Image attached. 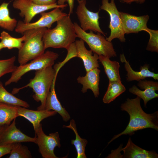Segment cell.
Wrapping results in <instances>:
<instances>
[{
    "label": "cell",
    "mask_w": 158,
    "mask_h": 158,
    "mask_svg": "<svg viewBox=\"0 0 158 158\" xmlns=\"http://www.w3.org/2000/svg\"><path fill=\"white\" fill-rule=\"evenodd\" d=\"M147 32L150 35V38L148 43L146 49L149 51H158V31L148 28Z\"/></svg>",
    "instance_id": "obj_30"
},
{
    "label": "cell",
    "mask_w": 158,
    "mask_h": 158,
    "mask_svg": "<svg viewBox=\"0 0 158 158\" xmlns=\"http://www.w3.org/2000/svg\"><path fill=\"white\" fill-rule=\"evenodd\" d=\"M141 98L137 96L132 99L127 98L121 106V110L125 111L130 116L129 123L125 130L114 135L108 143L109 144L122 135H133L135 132L147 128L158 130V111L148 114L142 109L140 105Z\"/></svg>",
    "instance_id": "obj_1"
},
{
    "label": "cell",
    "mask_w": 158,
    "mask_h": 158,
    "mask_svg": "<svg viewBox=\"0 0 158 158\" xmlns=\"http://www.w3.org/2000/svg\"><path fill=\"white\" fill-rule=\"evenodd\" d=\"M121 61L124 63V68L127 71L126 80L128 82L133 80L139 81L143 80L147 77H151L155 80H158V74L150 71L149 70L150 65L145 64L141 66L139 71H134L131 67L128 62L127 61L123 54L120 56Z\"/></svg>",
    "instance_id": "obj_18"
},
{
    "label": "cell",
    "mask_w": 158,
    "mask_h": 158,
    "mask_svg": "<svg viewBox=\"0 0 158 158\" xmlns=\"http://www.w3.org/2000/svg\"><path fill=\"white\" fill-rule=\"evenodd\" d=\"M78 5L75 11L80 23V27L84 31L91 30L105 34L99 26V11L94 12L89 10L86 7V0H77Z\"/></svg>",
    "instance_id": "obj_11"
},
{
    "label": "cell",
    "mask_w": 158,
    "mask_h": 158,
    "mask_svg": "<svg viewBox=\"0 0 158 158\" xmlns=\"http://www.w3.org/2000/svg\"><path fill=\"white\" fill-rule=\"evenodd\" d=\"M60 8H56L49 12H42L40 14V18L33 23H25L19 20L15 29V32L23 34L26 31L32 29L46 28L49 29L52 24L68 14L63 12Z\"/></svg>",
    "instance_id": "obj_7"
},
{
    "label": "cell",
    "mask_w": 158,
    "mask_h": 158,
    "mask_svg": "<svg viewBox=\"0 0 158 158\" xmlns=\"http://www.w3.org/2000/svg\"><path fill=\"white\" fill-rule=\"evenodd\" d=\"M13 144L6 145H0V158L10 154Z\"/></svg>",
    "instance_id": "obj_31"
},
{
    "label": "cell",
    "mask_w": 158,
    "mask_h": 158,
    "mask_svg": "<svg viewBox=\"0 0 158 158\" xmlns=\"http://www.w3.org/2000/svg\"><path fill=\"white\" fill-rule=\"evenodd\" d=\"M33 3L42 6H48L54 4L56 0H30Z\"/></svg>",
    "instance_id": "obj_32"
},
{
    "label": "cell",
    "mask_w": 158,
    "mask_h": 158,
    "mask_svg": "<svg viewBox=\"0 0 158 158\" xmlns=\"http://www.w3.org/2000/svg\"><path fill=\"white\" fill-rule=\"evenodd\" d=\"M73 24L77 37L86 42L94 53L109 58L116 56L112 43L107 40L101 33L95 34L91 30L87 32L83 30L77 23L74 22Z\"/></svg>",
    "instance_id": "obj_5"
},
{
    "label": "cell",
    "mask_w": 158,
    "mask_h": 158,
    "mask_svg": "<svg viewBox=\"0 0 158 158\" xmlns=\"http://www.w3.org/2000/svg\"><path fill=\"white\" fill-rule=\"evenodd\" d=\"M67 6L66 4L59 5L57 3L48 6H42L30 0H14L13 2V7L20 11L19 15L24 18L23 22L25 23H30L33 18L38 14L56 8L63 9Z\"/></svg>",
    "instance_id": "obj_8"
},
{
    "label": "cell",
    "mask_w": 158,
    "mask_h": 158,
    "mask_svg": "<svg viewBox=\"0 0 158 158\" xmlns=\"http://www.w3.org/2000/svg\"><path fill=\"white\" fill-rule=\"evenodd\" d=\"M9 4L4 2L0 5V27L12 32L15 30L18 22L15 18L10 16Z\"/></svg>",
    "instance_id": "obj_23"
},
{
    "label": "cell",
    "mask_w": 158,
    "mask_h": 158,
    "mask_svg": "<svg viewBox=\"0 0 158 158\" xmlns=\"http://www.w3.org/2000/svg\"><path fill=\"white\" fill-rule=\"evenodd\" d=\"M16 119L8 125L0 126V145H6L16 142H32L36 144V139L29 137L18 129Z\"/></svg>",
    "instance_id": "obj_12"
},
{
    "label": "cell",
    "mask_w": 158,
    "mask_h": 158,
    "mask_svg": "<svg viewBox=\"0 0 158 158\" xmlns=\"http://www.w3.org/2000/svg\"><path fill=\"white\" fill-rule=\"evenodd\" d=\"M76 56L82 60L86 72L95 68L99 67V55L91 50H87L85 47L84 42L82 39L75 40Z\"/></svg>",
    "instance_id": "obj_16"
},
{
    "label": "cell",
    "mask_w": 158,
    "mask_h": 158,
    "mask_svg": "<svg viewBox=\"0 0 158 158\" xmlns=\"http://www.w3.org/2000/svg\"><path fill=\"white\" fill-rule=\"evenodd\" d=\"M123 153V158H157L158 154L153 151H148L143 149L134 144L130 137L123 148H121Z\"/></svg>",
    "instance_id": "obj_20"
},
{
    "label": "cell",
    "mask_w": 158,
    "mask_h": 158,
    "mask_svg": "<svg viewBox=\"0 0 158 158\" xmlns=\"http://www.w3.org/2000/svg\"><path fill=\"white\" fill-rule=\"evenodd\" d=\"M59 71L50 66L36 71L34 78L30 80L29 83L20 88L14 89L12 92L17 93L20 90L26 87L32 88L35 93L32 96L33 98L41 102L37 109L44 110L47 97Z\"/></svg>",
    "instance_id": "obj_3"
},
{
    "label": "cell",
    "mask_w": 158,
    "mask_h": 158,
    "mask_svg": "<svg viewBox=\"0 0 158 158\" xmlns=\"http://www.w3.org/2000/svg\"><path fill=\"white\" fill-rule=\"evenodd\" d=\"M19 116H22L31 122L33 126L35 133L42 124L40 122L44 119L55 115L57 113L52 110H33L21 106L18 107Z\"/></svg>",
    "instance_id": "obj_15"
},
{
    "label": "cell",
    "mask_w": 158,
    "mask_h": 158,
    "mask_svg": "<svg viewBox=\"0 0 158 158\" xmlns=\"http://www.w3.org/2000/svg\"><path fill=\"white\" fill-rule=\"evenodd\" d=\"M4 48V47L1 42H0V50Z\"/></svg>",
    "instance_id": "obj_36"
},
{
    "label": "cell",
    "mask_w": 158,
    "mask_h": 158,
    "mask_svg": "<svg viewBox=\"0 0 158 158\" xmlns=\"http://www.w3.org/2000/svg\"><path fill=\"white\" fill-rule=\"evenodd\" d=\"M126 89L121 81H109L107 90L102 99L103 102L109 104L124 92Z\"/></svg>",
    "instance_id": "obj_25"
},
{
    "label": "cell",
    "mask_w": 158,
    "mask_h": 158,
    "mask_svg": "<svg viewBox=\"0 0 158 158\" xmlns=\"http://www.w3.org/2000/svg\"><path fill=\"white\" fill-rule=\"evenodd\" d=\"M52 29H47L42 37L45 49L49 48H63L66 49L77 37L70 16H66L57 22Z\"/></svg>",
    "instance_id": "obj_2"
},
{
    "label": "cell",
    "mask_w": 158,
    "mask_h": 158,
    "mask_svg": "<svg viewBox=\"0 0 158 158\" xmlns=\"http://www.w3.org/2000/svg\"><path fill=\"white\" fill-rule=\"evenodd\" d=\"M100 70L95 68L86 72L84 76H79L77 78L78 83L83 85L81 92L84 93L88 89L91 90L96 98L99 95V82Z\"/></svg>",
    "instance_id": "obj_17"
},
{
    "label": "cell",
    "mask_w": 158,
    "mask_h": 158,
    "mask_svg": "<svg viewBox=\"0 0 158 158\" xmlns=\"http://www.w3.org/2000/svg\"><path fill=\"white\" fill-rule=\"evenodd\" d=\"M57 53L47 51L30 62L17 67L11 73L10 78L5 83L7 86L12 83H17L26 73L31 71H38L46 67L52 66L55 61L58 58Z\"/></svg>",
    "instance_id": "obj_6"
},
{
    "label": "cell",
    "mask_w": 158,
    "mask_h": 158,
    "mask_svg": "<svg viewBox=\"0 0 158 158\" xmlns=\"http://www.w3.org/2000/svg\"><path fill=\"white\" fill-rule=\"evenodd\" d=\"M69 7V12L68 15L70 16L72 14L73 11L74 0H66Z\"/></svg>",
    "instance_id": "obj_33"
},
{
    "label": "cell",
    "mask_w": 158,
    "mask_h": 158,
    "mask_svg": "<svg viewBox=\"0 0 158 158\" xmlns=\"http://www.w3.org/2000/svg\"><path fill=\"white\" fill-rule=\"evenodd\" d=\"M36 144L39 147V151L43 158H58L55 154L54 150L57 147L61 146L60 139L58 132L47 135L44 132L41 124L35 133Z\"/></svg>",
    "instance_id": "obj_9"
},
{
    "label": "cell",
    "mask_w": 158,
    "mask_h": 158,
    "mask_svg": "<svg viewBox=\"0 0 158 158\" xmlns=\"http://www.w3.org/2000/svg\"><path fill=\"white\" fill-rule=\"evenodd\" d=\"M47 29L46 28L33 29L24 32L25 39L18 50V60L20 65L27 63L45 52L42 37Z\"/></svg>",
    "instance_id": "obj_4"
},
{
    "label": "cell",
    "mask_w": 158,
    "mask_h": 158,
    "mask_svg": "<svg viewBox=\"0 0 158 158\" xmlns=\"http://www.w3.org/2000/svg\"><path fill=\"white\" fill-rule=\"evenodd\" d=\"M56 80L55 79L53 80L47 97L44 110L55 111L61 116L63 121L67 122L70 119V116L57 98L55 90Z\"/></svg>",
    "instance_id": "obj_19"
},
{
    "label": "cell",
    "mask_w": 158,
    "mask_h": 158,
    "mask_svg": "<svg viewBox=\"0 0 158 158\" xmlns=\"http://www.w3.org/2000/svg\"><path fill=\"white\" fill-rule=\"evenodd\" d=\"M66 2V0H58L57 3L59 5H64Z\"/></svg>",
    "instance_id": "obj_35"
},
{
    "label": "cell",
    "mask_w": 158,
    "mask_h": 158,
    "mask_svg": "<svg viewBox=\"0 0 158 158\" xmlns=\"http://www.w3.org/2000/svg\"><path fill=\"white\" fill-rule=\"evenodd\" d=\"M0 103L28 108L30 105L26 102L21 100L8 92L0 81Z\"/></svg>",
    "instance_id": "obj_26"
},
{
    "label": "cell",
    "mask_w": 158,
    "mask_h": 158,
    "mask_svg": "<svg viewBox=\"0 0 158 158\" xmlns=\"http://www.w3.org/2000/svg\"><path fill=\"white\" fill-rule=\"evenodd\" d=\"M121 2L127 3H130L132 2H135L137 3L142 4L144 2L145 0H120Z\"/></svg>",
    "instance_id": "obj_34"
},
{
    "label": "cell",
    "mask_w": 158,
    "mask_h": 158,
    "mask_svg": "<svg viewBox=\"0 0 158 158\" xmlns=\"http://www.w3.org/2000/svg\"><path fill=\"white\" fill-rule=\"evenodd\" d=\"M121 24L124 34L138 33L148 29L147 23L149 18L148 15L137 16L128 13L120 12Z\"/></svg>",
    "instance_id": "obj_13"
},
{
    "label": "cell",
    "mask_w": 158,
    "mask_h": 158,
    "mask_svg": "<svg viewBox=\"0 0 158 158\" xmlns=\"http://www.w3.org/2000/svg\"><path fill=\"white\" fill-rule=\"evenodd\" d=\"M99 60L103 66L105 73L109 81L121 80L119 63L111 61L109 58L103 55L99 56Z\"/></svg>",
    "instance_id": "obj_21"
},
{
    "label": "cell",
    "mask_w": 158,
    "mask_h": 158,
    "mask_svg": "<svg viewBox=\"0 0 158 158\" xmlns=\"http://www.w3.org/2000/svg\"><path fill=\"white\" fill-rule=\"evenodd\" d=\"M8 158H31L32 157L30 152L26 146L21 142L13 143Z\"/></svg>",
    "instance_id": "obj_28"
},
{
    "label": "cell",
    "mask_w": 158,
    "mask_h": 158,
    "mask_svg": "<svg viewBox=\"0 0 158 158\" xmlns=\"http://www.w3.org/2000/svg\"><path fill=\"white\" fill-rule=\"evenodd\" d=\"M101 10L106 11L109 14L110 18L109 28L111 30L110 35L106 39L111 42L114 39L117 38L122 42H125L126 39L121 24L120 12L117 9L114 0H102Z\"/></svg>",
    "instance_id": "obj_10"
},
{
    "label": "cell",
    "mask_w": 158,
    "mask_h": 158,
    "mask_svg": "<svg viewBox=\"0 0 158 158\" xmlns=\"http://www.w3.org/2000/svg\"><path fill=\"white\" fill-rule=\"evenodd\" d=\"M25 38L23 35L20 38H15L11 36L9 33L4 31L1 32L0 36L1 42L4 48L11 49L17 48L19 50L22 47Z\"/></svg>",
    "instance_id": "obj_27"
},
{
    "label": "cell",
    "mask_w": 158,
    "mask_h": 158,
    "mask_svg": "<svg viewBox=\"0 0 158 158\" xmlns=\"http://www.w3.org/2000/svg\"><path fill=\"white\" fill-rule=\"evenodd\" d=\"M63 127L71 129L75 133V139L71 140V144L74 145L75 148L77 152L76 158H86L85 151L88 142L86 139L81 138L79 135L75 120L73 119L71 120L68 125H63Z\"/></svg>",
    "instance_id": "obj_22"
},
{
    "label": "cell",
    "mask_w": 158,
    "mask_h": 158,
    "mask_svg": "<svg viewBox=\"0 0 158 158\" xmlns=\"http://www.w3.org/2000/svg\"><path fill=\"white\" fill-rule=\"evenodd\" d=\"M18 106L0 103V126L10 124L19 116Z\"/></svg>",
    "instance_id": "obj_24"
},
{
    "label": "cell",
    "mask_w": 158,
    "mask_h": 158,
    "mask_svg": "<svg viewBox=\"0 0 158 158\" xmlns=\"http://www.w3.org/2000/svg\"><path fill=\"white\" fill-rule=\"evenodd\" d=\"M138 82V86L141 89H144V90H140L134 85L129 88V91L142 99L144 107H146L147 104L149 101L158 97V94L155 92L156 91L158 90V83L146 80H140Z\"/></svg>",
    "instance_id": "obj_14"
},
{
    "label": "cell",
    "mask_w": 158,
    "mask_h": 158,
    "mask_svg": "<svg viewBox=\"0 0 158 158\" xmlns=\"http://www.w3.org/2000/svg\"><path fill=\"white\" fill-rule=\"evenodd\" d=\"M16 60V57L14 56L9 59L0 60V78L15 71L17 67L15 65Z\"/></svg>",
    "instance_id": "obj_29"
}]
</instances>
